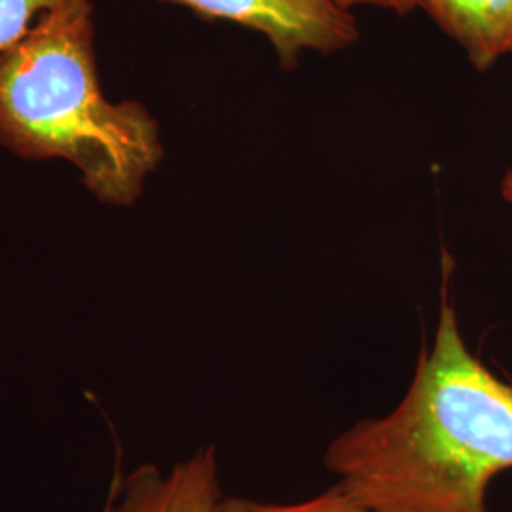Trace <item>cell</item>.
<instances>
[{"instance_id":"1","label":"cell","mask_w":512,"mask_h":512,"mask_svg":"<svg viewBox=\"0 0 512 512\" xmlns=\"http://www.w3.org/2000/svg\"><path fill=\"white\" fill-rule=\"evenodd\" d=\"M336 486L374 512H488L486 488L512 469V384L473 355L440 306L403 401L330 442Z\"/></svg>"},{"instance_id":"2","label":"cell","mask_w":512,"mask_h":512,"mask_svg":"<svg viewBox=\"0 0 512 512\" xmlns=\"http://www.w3.org/2000/svg\"><path fill=\"white\" fill-rule=\"evenodd\" d=\"M0 145L76 165L101 202L131 205L164 158L156 120L101 93L92 2L67 0L0 54Z\"/></svg>"},{"instance_id":"3","label":"cell","mask_w":512,"mask_h":512,"mask_svg":"<svg viewBox=\"0 0 512 512\" xmlns=\"http://www.w3.org/2000/svg\"><path fill=\"white\" fill-rule=\"evenodd\" d=\"M203 19H224L262 33L285 69H294L302 50L334 54L351 46L357 23L334 0H167Z\"/></svg>"},{"instance_id":"4","label":"cell","mask_w":512,"mask_h":512,"mask_svg":"<svg viewBox=\"0 0 512 512\" xmlns=\"http://www.w3.org/2000/svg\"><path fill=\"white\" fill-rule=\"evenodd\" d=\"M215 448L198 450L164 476L143 465L126 478L116 512H215L220 501Z\"/></svg>"},{"instance_id":"5","label":"cell","mask_w":512,"mask_h":512,"mask_svg":"<svg viewBox=\"0 0 512 512\" xmlns=\"http://www.w3.org/2000/svg\"><path fill=\"white\" fill-rule=\"evenodd\" d=\"M420 8L458 42L478 71L512 54V0H420Z\"/></svg>"},{"instance_id":"6","label":"cell","mask_w":512,"mask_h":512,"mask_svg":"<svg viewBox=\"0 0 512 512\" xmlns=\"http://www.w3.org/2000/svg\"><path fill=\"white\" fill-rule=\"evenodd\" d=\"M215 512H374L338 486L296 503H262L241 497H220Z\"/></svg>"},{"instance_id":"7","label":"cell","mask_w":512,"mask_h":512,"mask_svg":"<svg viewBox=\"0 0 512 512\" xmlns=\"http://www.w3.org/2000/svg\"><path fill=\"white\" fill-rule=\"evenodd\" d=\"M67 0H0V54L25 37L38 19Z\"/></svg>"},{"instance_id":"8","label":"cell","mask_w":512,"mask_h":512,"mask_svg":"<svg viewBox=\"0 0 512 512\" xmlns=\"http://www.w3.org/2000/svg\"><path fill=\"white\" fill-rule=\"evenodd\" d=\"M334 2L344 10H349L353 6H376V8L391 10L401 16L420 8V0H334Z\"/></svg>"},{"instance_id":"9","label":"cell","mask_w":512,"mask_h":512,"mask_svg":"<svg viewBox=\"0 0 512 512\" xmlns=\"http://www.w3.org/2000/svg\"><path fill=\"white\" fill-rule=\"evenodd\" d=\"M501 196H503L507 202L512 203V167L507 171V175H505V179H503V184H501Z\"/></svg>"},{"instance_id":"10","label":"cell","mask_w":512,"mask_h":512,"mask_svg":"<svg viewBox=\"0 0 512 512\" xmlns=\"http://www.w3.org/2000/svg\"><path fill=\"white\" fill-rule=\"evenodd\" d=\"M107 512H110V507H109V509H107Z\"/></svg>"}]
</instances>
